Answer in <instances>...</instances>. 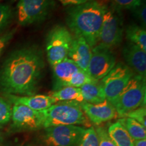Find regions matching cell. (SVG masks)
<instances>
[{"instance_id":"obj_1","label":"cell","mask_w":146,"mask_h":146,"mask_svg":"<svg viewBox=\"0 0 146 146\" xmlns=\"http://www.w3.org/2000/svg\"><path fill=\"white\" fill-rule=\"evenodd\" d=\"M45 64L43 51L36 45H27L9 54L0 68V91L4 95H35Z\"/></svg>"},{"instance_id":"obj_2","label":"cell","mask_w":146,"mask_h":146,"mask_svg":"<svg viewBox=\"0 0 146 146\" xmlns=\"http://www.w3.org/2000/svg\"><path fill=\"white\" fill-rule=\"evenodd\" d=\"M108 7L102 0L69 6L66 18L69 30L76 36L83 37L93 48L99 42L100 29Z\"/></svg>"},{"instance_id":"obj_3","label":"cell","mask_w":146,"mask_h":146,"mask_svg":"<svg viewBox=\"0 0 146 146\" xmlns=\"http://www.w3.org/2000/svg\"><path fill=\"white\" fill-rule=\"evenodd\" d=\"M50 108L41 110L43 128L59 125H82L92 127L78 102H58Z\"/></svg>"},{"instance_id":"obj_4","label":"cell","mask_w":146,"mask_h":146,"mask_svg":"<svg viewBox=\"0 0 146 146\" xmlns=\"http://www.w3.org/2000/svg\"><path fill=\"white\" fill-rule=\"evenodd\" d=\"M145 78L134 74L121 91L114 105L118 117L123 118L133 110L145 106Z\"/></svg>"},{"instance_id":"obj_5","label":"cell","mask_w":146,"mask_h":146,"mask_svg":"<svg viewBox=\"0 0 146 146\" xmlns=\"http://www.w3.org/2000/svg\"><path fill=\"white\" fill-rule=\"evenodd\" d=\"M73 36L66 27L56 25L49 32L46 39L47 60L51 66L68 58Z\"/></svg>"},{"instance_id":"obj_6","label":"cell","mask_w":146,"mask_h":146,"mask_svg":"<svg viewBox=\"0 0 146 146\" xmlns=\"http://www.w3.org/2000/svg\"><path fill=\"white\" fill-rule=\"evenodd\" d=\"M55 0H18L16 20L21 26H27L45 21L54 10Z\"/></svg>"},{"instance_id":"obj_7","label":"cell","mask_w":146,"mask_h":146,"mask_svg":"<svg viewBox=\"0 0 146 146\" xmlns=\"http://www.w3.org/2000/svg\"><path fill=\"white\" fill-rule=\"evenodd\" d=\"M134 74L133 70L125 64L116 63L107 75L100 81L107 101L114 106L121 91Z\"/></svg>"},{"instance_id":"obj_8","label":"cell","mask_w":146,"mask_h":146,"mask_svg":"<svg viewBox=\"0 0 146 146\" xmlns=\"http://www.w3.org/2000/svg\"><path fill=\"white\" fill-rule=\"evenodd\" d=\"M85 129L77 125L47 127L41 135V141L46 146H76Z\"/></svg>"},{"instance_id":"obj_9","label":"cell","mask_w":146,"mask_h":146,"mask_svg":"<svg viewBox=\"0 0 146 146\" xmlns=\"http://www.w3.org/2000/svg\"><path fill=\"white\" fill-rule=\"evenodd\" d=\"M123 37V21L120 14L114 8L108 6L104 15L99 41L106 46L112 48L121 43Z\"/></svg>"},{"instance_id":"obj_10","label":"cell","mask_w":146,"mask_h":146,"mask_svg":"<svg viewBox=\"0 0 146 146\" xmlns=\"http://www.w3.org/2000/svg\"><path fill=\"white\" fill-rule=\"evenodd\" d=\"M116 63V58L111 48L98 43L91 49L88 73L94 79L99 81L107 75Z\"/></svg>"},{"instance_id":"obj_11","label":"cell","mask_w":146,"mask_h":146,"mask_svg":"<svg viewBox=\"0 0 146 146\" xmlns=\"http://www.w3.org/2000/svg\"><path fill=\"white\" fill-rule=\"evenodd\" d=\"M12 129L16 131H35L43 128V116L25 106L14 104L12 109Z\"/></svg>"},{"instance_id":"obj_12","label":"cell","mask_w":146,"mask_h":146,"mask_svg":"<svg viewBox=\"0 0 146 146\" xmlns=\"http://www.w3.org/2000/svg\"><path fill=\"white\" fill-rule=\"evenodd\" d=\"M80 106L91 123L100 125L118 117L116 109L106 100L99 104L81 102Z\"/></svg>"},{"instance_id":"obj_13","label":"cell","mask_w":146,"mask_h":146,"mask_svg":"<svg viewBox=\"0 0 146 146\" xmlns=\"http://www.w3.org/2000/svg\"><path fill=\"white\" fill-rule=\"evenodd\" d=\"M53 72V91L68 86L72 78L81 69L69 58L52 66Z\"/></svg>"},{"instance_id":"obj_14","label":"cell","mask_w":146,"mask_h":146,"mask_svg":"<svg viewBox=\"0 0 146 146\" xmlns=\"http://www.w3.org/2000/svg\"><path fill=\"white\" fill-rule=\"evenodd\" d=\"M123 56L129 68L135 74L145 78L146 52L131 43H128L123 49Z\"/></svg>"},{"instance_id":"obj_15","label":"cell","mask_w":146,"mask_h":146,"mask_svg":"<svg viewBox=\"0 0 146 146\" xmlns=\"http://www.w3.org/2000/svg\"><path fill=\"white\" fill-rule=\"evenodd\" d=\"M91 49L92 48H91L83 37L75 36L73 38L72 45L68 54V58L74 62L81 70L88 73Z\"/></svg>"},{"instance_id":"obj_16","label":"cell","mask_w":146,"mask_h":146,"mask_svg":"<svg viewBox=\"0 0 146 146\" xmlns=\"http://www.w3.org/2000/svg\"><path fill=\"white\" fill-rule=\"evenodd\" d=\"M5 99L13 104L25 106L36 111L44 110L56 103V100L47 95H34L31 96H18L14 95H4Z\"/></svg>"},{"instance_id":"obj_17","label":"cell","mask_w":146,"mask_h":146,"mask_svg":"<svg viewBox=\"0 0 146 146\" xmlns=\"http://www.w3.org/2000/svg\"><path fill=\"white\" fill-rule=\"evenodd\" d=\"M107 131L116 146H134V140L118 120L111 124Z\"/></svg>"},{"instance_id":"obj_18","label":"cell","mask_w":146,"mask_h":146,"mask_svg":"<svg viewBox=\"0 0 146 146\" xmlns=\"http://www.w3.org/2000/svg\"><path fill=\"white\" fill-rule=\"evenodd\" d=\"M83 101L89 104H99L106 100V95L100 81L85 84L80 87Z\"/></svg>"},{"instance_id":"obj_19","label":"cell","mask_w":146,"mask_h":146,"mask_svg":"<svg viewBox=\"0 0 146 146\" xmlns=\"http://www.w3.org/2000/svg\"><path fill=\"white\" fill-rule=\"evenodd\" d=\"M49 96L54 98L57 102H74L81 103L84 102L80 87H63L58 90L52 91Z\"/></svg>"},{"instance_id":"obj_20","label":"cell","mask_w":146,"mask_h":146,"mask_svg":"<svg viewBox=\"0 0 146 146\" xmlns=\"http://www.w3.org/2000/svg\"><path fill=\"white\" fill-rule=\"evenodd\" d=\"M126 37L129 43H133L146 52V31L143 27L136 25H129L125 31Z\"/></svg>"},{"instance_id":"obj_21","label":"cell","mask_w":146,"mask_h":146,"mask_svg":"<svg viewBox=\"0 0 146 146\" xmlns=\"http://www.w3.org/2000/svg\"><path fill=\"white\" fill-rule=\"evenodd\" d=\"M118 121L124 126L134 141L146 139L145 127L137 121L128 117L120 118Z\"/></svg>"},{"instance_id":"obj_22","label":"cell","mask_w":146,"mask_h":146,"mask_svg":"<svg viewBox=\"0 0 146 146\" xmlns=\"http://www.w3.org/2000/svg\"><path fill=\"white\" fill-rule=\"evenodd\" d=\"M12 105L6 99L0 97V129L4 127L12 117Z\"/></svg>"},{"instance_id":"obj_23","label":"cell","mask_w":146,"mask_h":146,"mask_svg":"<svg viewBox=\"0 0 146 146\" xmlns=\"http://www.w3.org/2000/svg\"><path fill=\"white\" fill-rule=\"evenodd\" d=\"M76 146H99V140L94 127L85 129V133Z\"/></svg>"},{"instance_id":"obj_24","label":"cell","mask_w":146,"mask_h":146,"mask_svg":"<svg viewBox=\"0 0 146 146\" xmlns=\"http://www.w3.org/2000/svg\"><path fill=\"white\" fill-rule=\"evenodd\" d=\"M12 10L9 4H0V35L10 23Z\"/></svg>"},{"instance_id":"obj_25","label":"cell","mask_w":146,"mask_h":146,"mask_svg":"<svg viewBox=\"0 0 146 146\" xmlns=\"http://www.w3.org/2000/svg\"><path fill=\"white\" fill-rule=\"evenodd\" d=\"M99 140V146H116L108 133L107 129L104 127L98 126L95 128Z\"/></svg>"},{"instance_id":"obj_26","label":"cell","mask_w":146,"mask_h":146,"mask_svg":"<svg viewBox=\"0 0 146 146\" xmlns=\"http://www.w3.org/2000/svg\"><path fill=\"white\" fill-rule=\"evenodd\" d=\"M124 117H128L134 119L139 123L143 127H146V108L145 106L139 107L138 108L127 113Z\"/></svg>"},{"instance_id":"obj_27","label":"cell","mask_w":146,"mask_h":146,"mask_svg":"<svg viewBox=\"0 0 146 146\" xmlns=\"http://www.w3.org/2000/svg\"><path fill=\"white\" fill-rule=\"evenodd\" d=\"M112 1L118 8L131 10L145 2V0H112Z\"/></svg>"},{"instance_id":"obj_28","label":"cell","mask_w":146,"mask_h":146,"mask_svg":"<svg viewBox=\"0 0 146 146\" xmlns=\"http://www.w3.org/2000/svg\"><path fill=\"white\" fill-rule=\"evenodd\" d=\"M133 16L141 23V27L145 28L146 25V6L145 2L131 10Z\"/></svg>"},{"instance_id":"obj_29","label":"cell","mask_w":146,"mask_h":146,"mask_svg":"<svg viewBox=\"0 0 146 146\" xmlns=\"http://www.w3.org/2000/svg\"><path fill=\"white\" fill-rule=\"evenodd\" d=\"M15 33L16 29H14L4 33H2L0 35V56H1L5 47L7 46V45L10 43V41L13 38Z\"/></svg>"},{"instance_id":"obj_30","label":"cell","mask_w":146,"mask_h":146,"mask_svg":"<svg viewBox=\"0 0 146 146\" xmlns=\"http://www.w3.org/2000/svg\"><path fill=\"white\" fill-rule=\"evenodd\" d=\"M64 6H74L83 4L92 0H58Z\"/></svg>"},{"instance_id":"obj_31","label":"cell","mask_w":146,"mask_h":146,"mask_svg":"<svg viewBox=\"0 0 146 146\" xmlns=\"http://www.w3.org/2000/svg\"><path fill=\"white\" fill-rule=\"evenodd\" d=\"M134 146H146V139L134 141Z\"/></svg>"},{"instance_id":"obj_32","label":"cell","mask_w":146,"mask_h":146,"mask_svg":"<svg viewBox=\"0 0 146 146\" xmlns=\"http://www.w3.org/2000/svg\"><path fill=\"white\" fill-rule=\"evenodd\" d=\"M14 1H16V0H0V4H8V2Z\"/></svg>"},{"instance_id":"obj_33","label":"cell","mask_w":146,"mask_h":146,"mask_svg":"<svg viewBox=\"0 0 146 146\" xmlns=\"http://www.w3.org/2000/svg\"><path fill=\"white\" fill-rule=\"evenodd\" d=\"M3 135H2V133H1V132H0V143H1V142L3 141Z\"/></svg>"},{"instance_id":"obj_34","label":"cell","mask_w":146,"mask_h":146,"mask_svg":"<svg viewBox=\"0 0 146 146\" xmlns=\"http://www.w3.org/2000/svg\"><path fill=\"white\" fill-rule=\"evenodd\" d=\"M27 146H35V145H27Z\"/></svg>"}]
</instances>
